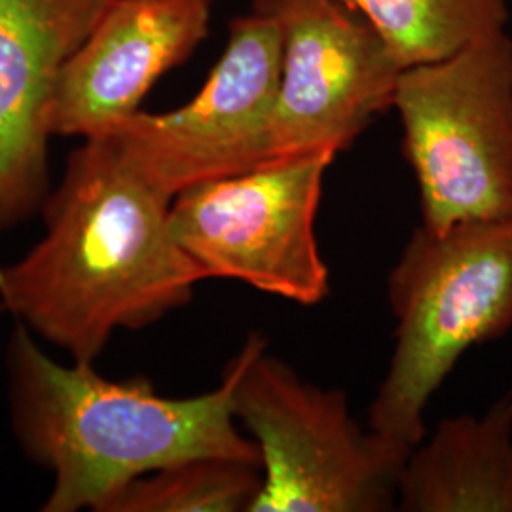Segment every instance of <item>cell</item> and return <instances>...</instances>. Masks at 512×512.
Returning <instances> with one entry per match:
<instances>
[{
  "label": "cell",
  "instance_id": "cell-3",
  "mask_svg": "<svg viewBox=\"0 0 512 512\" xmlns=\"http://www.w3.org/2000/svg\"><path fill=\"white\" fill-rule=\"evenodd\" d=\"M395 349L368 427L412 450L427 437L425 408L459 359L512 329V217L421 224L387 279Z\"/></svg>",
  "mask_w": 512,
  "mask_h": 512
},
{
  "label": "cell",
  "instance_id": "cell-12",
  "mask_svg": "<svg viewBox=\"0 0 512 512\" xmlns=\"http://www.w3.org/2000/svg\"><path fill=\"white\" fill-rule=\"evenodd\" d=\"M403 69L437 63L507 29V0H342Z\"/></svg>",
  "mask_w": 512,
  "mask_h": 512
},
{
  "label": "cell",
  "instance_id": "cell-5",
  "mask_svg": "<svg viewBox=\"0 0 512 512\" xmlns=\"http://www.w3.org/2000/svg\"><path fill=\"white\" fill-rule=\"evenodd\" d=\"M393 107L420 186L423 226L512 217V38H484L404 69Z\"/></svg>",
  "mask_w": 512,
  "mask_h": 512
},
{
  "label": "cell",
  "instance_id": "cell-7",
  "mask_svg": "<svg viewBox=\"0 0 512 512\" xmlns=\"http://www.w3.org/2000/svg\"><path fill=\"white\" fill-rule=\"evenodd\" d=\"M283 31L251 12L232 19L228 42L200 93L164 114L137 110L107 131L150 183L175 198L272 160V122Z\"/></svg>",
  "mask_w": 512,
  "mask_h": 512
},
{
  "label": "cell",
  "instance_id": "cell-11",
  "mask_svg": "<svg viewBox=\"0 0 512 512\" xmlns=\"http://www.w3.org/2000/svg\"><path fill=\"white\" fill-rule=\"evenodd\" d=\"M397 511L512 512V387L484 414L446 418L412 448Z\"/></svg>",
  "mask_w": 512,
  "mask_h": 512
},
{
  "label": "cell",
  "instance_id": "cell-6",
  "mask_svg": "<svg viewBox=\"0 0 512 512\" xmlns=\"http://www.w3.org/2000/svg\"><path fill=\"white\" fill-rule=\"evenodd\" d=\"M336 156L317 150L190 186L171 203V234L209 279L315 306L330 293L315 217Z\"/></svg>",
  "mask_w": 512,
  "mask_h": 512
},
{
  "label": "cell",
  "instance_id": "cell-13",
  "mask_svg": "<svg viewBox=\"0 0 512 512\" xmlns=\"http://www.w3.org/2000/svg\"><path fill=\"white\" fill-rule=\"evenodd\" d=\"M260 488L258 465L190 459L133 480L105 512H251Z\"/></svg>",
  "mask_w": 512,
  "mask_h": 512
},
{
  "label": "cell",
  "instance_id": "cell-4",
  "mask_svg": "<svg viewBox=\"0 0 512 512\" xmlns=\"http://www.w3.org/2000/svg\"><path fill=\"white\" fill-rule=\"evenodd\" d=\"M266 348L256 332L230 361L236 420L260 450L251 512L397 511L412 450L361 427L340 389L302 380Z\"/></svg>",
  "mask_w": 512,
  "mask_h": 512
},
{
  "label": "cell",
  "instance_id": "cell-1",
  "mask_svg": "<svg viewBox=\"0 0 512 512\" xmlns=\"http://www.w3.org/2000/svg\"><path fill=\"white\" fill-rule=\"evenodd\" d=\"M171 203L109 133L86 139L42 207L44 238L0 266V308L74 363L183 308L209 275L173 238Z\"/></svg>",
  "mask_w": 512,
  "mask_h": 512
},
{
  "label": "cell",
  "instance_id": "cell-10",
  "mask_svg": "<svg viewBox=\"0 0 512 512\" xmlns=\"http://www.w3.org/2000/svg\"><path fill=\"white\" fill-rule=\"evenodd\" d=\"M110 0H0V232L50 196L48 116L65 63Z\"/></svg>",
  "mask_w": 512,
  "mask_h": 512
},
{
  "label": "cell",
  "instance_id": "cell-2",
  "mask_svg": "<svg viewBox=\"0 0 512 512\" xmlns=\"http://www.w3.org/2000/svg\"><path fill=\"white\" fill-rule=\"evenodd\" d=\"M6 363L14 435L25 456L54 475L44 512H105L133 480L190 459L260 467L258 444L234 414L232 363L217 389L169 399L143 378L114 382L93 363H57L21 323Z\"/></svg>",
  "mask_w": 512,
  "mask_h": 512
},
{
  "label": "cell",
  "instance_id": "cell-9",
  "mask_svg": "<svg viewBox=\"0 0 512 512\" xmlns=\"http://www.w3.org/2000/svg\"><path fill=\"white\" fill-rule=\"evenodd\" d=\"M211 8L213 0H110L57 76L52 137L90 139L135 114L150 88L205 40Z\"/></svg>",
  "mask_w": 512,
  "mask_h": 512
},
{
  "label": "cell",
  "instance_id": "cell-14",
  "mask_svg": "<svg viewBox=\"0 0 512 512\" xmlns=\"http://www.w3.org/2000/svg\"><path fill=\"white\" fill-rule=\"evenodd\" d=\"M0 310H2V308H0Z\"/></svg>",
  "mask_w": 512,
  "mask_h": 512
},
{
  "label": "cell",
  "instance_id": "cell-8",
  "mask_svg": "<svg viewBox=\"0 0 512 512\" xmlns=\"http://www.w3.org/2000/svg\"><path fill=\"white\" fill-rule=\"evenodd\" d=\"M253 10L283 31L272 160L317 150L340 154L393 107L404 69L342 0H255Z\"/></svg>",
  "mask_w": 512,
  "mask_h": 512
}]
</instances>
